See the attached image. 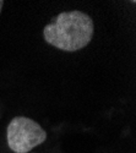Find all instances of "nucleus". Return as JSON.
Returning a JSON list of instances; mask_svg holds the SVG:
<instances>
[{"label": "nucleus", "instance_id": "2", "mask_svg": "<svg viewBox=\"0 0 136 153\" xmlns=\"http://www.w3.org/2000/svg\"><path fill=\"white\" fill-rule=\"evenodd\" d=\"M7 145L15 153H27L42 145L47 132L34 120L26 117H16L7 125Z\"/></svg>", "mask_w": 136, "mask_h": 153}, {"label": "nucleus", "instance_id": "1", "mask_svg": "<svg viewBox=\"0 0 136 153\" xmlns=\"http://www.w3.org/2000/svg\"><path fill=\"white\" fill-rule=\"evenodd\" d=\"M93 33V20L77 10L60 12L43 30L45 42L64 52L85 48L91 42Z\"/></svg>", "mask_w": 136, "mask_h": 153}, {"label": "nucleus", "instance_id": "3", "mask_svg": "<svg viewBox=\"0 0 136 153\" xmlns=\"http://www.w3.org/2000/svg\"><path fill=\"white\" fill-rule=\"evenodd\" d=\"M3 6H4V1H3V0H0V14H1V9H3Z\"/></svg>", "mask_w": 136, "mask_h": 153}]
</instances>
